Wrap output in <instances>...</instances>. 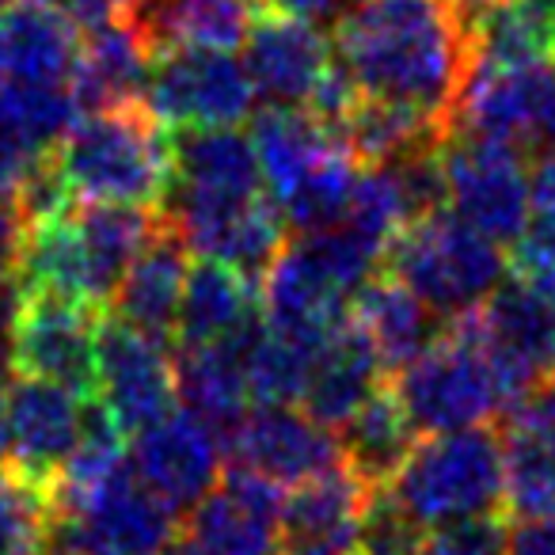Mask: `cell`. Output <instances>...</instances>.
<instances>
[{
	"instance_id": "cell-38",
	"label": "cell",
	"mask_w": 555,
	"mask_h": 555,
	"mask_svg": "<svg viewBox=\"0 0 555 555\" xmlns=\"http://www.w3.org/2000/svg\"><path fill=\"white\" fill-rule=\"evenodd\" d=\"M9 461V423H4V377H0V464Z\"/></svg>"
},
{
	"instance_id": "cell-15",
	"label": "cell",
	"mask_w": 555,
	"mask_h": 555,
	"mask_svg": "<svg viewBox=\"0 0 555 555\" xmlns=\"http://www.w3.org/2000/svg\"><path fill=\"white\" fill-rule=\"evenodd\" d=\"M221 438L198 415L171 408L133 434L130 464L176 514H186L221 479Z\"/></svg>"
},
{
	"instance_id": "cell-30",
	"label": "cell",
	"mask_w": 555,
	"mask_h": 555,
	"mask_svg": "<svg viewBox=\"0 0 555 555\" xmlns=\"http://www.w3.org/2000/svg\"><path fill=\"white\" fill-rule=\"evenodd\" d=\"M418 555H506V521L494 514L434 529L426 532Z\"/></svg>"
},
{
	"instance_id": "cell-8",
	"label": "cell",
	"mask_w": 555,
	"mask_h": 555,
	"mask_svg": "<svg viewBox=\"0 0 555 555\" xmlns=\"http://www.w3.org/2000/svg\"><path fill=\"white\" fill-rule=\"evenodd\" d=\"M95 350H100V309L57 294H20L9 339L12 373L92 396Z\"/></svg>"
},
{
	"instance_id": "cell-33",
	"label": "cell",
	"mask_w": 555,
	"mask_h": 555,
	"mask_svg": "<svg viewBox=\"0 0 555 555\" xmlns=\"http://www.w3.org/2000/svg\"><path fill=\"white\" fill-rule=\"evenodd\" d=\"M506 555H555V517H521L509 525Z\"/></svg>"
},
{
	"instance_id": "cell-10",
	"label": "cell",
	"mask_w": 555,
	"mask_h": 555,
	"mask_svg": "<svg viewBox=\"0 0 555 555\" xmlns=\"http://www.w3.org/2000/svg\"><path fill=\"white\" fill-rule=\"evenodd\" d=\"M221 449L229 453V464L259 472L278 487H297L343 464L332 426L317 423L294 403H255L221 438Z\"/></svg>"
},
{
	"instance_id": "cell-16",
	"label": "cell",
	"mask_w": 555,
	"mask_h": 555,
	"mask_svg": "<svg viewBox=\"0 0 555 555\" xmlns=\"http://www.w3.org/2000/svg\"><path fill=\"white\" fill-rule=\"evenodd\" d=\"M385 365H380L373 343L365 339L362 327L350 320V312L320 339V347L309 358V373H305L301 388V408L309 411L317 423L343 426L385 380Z\"/></svg>"
},
{
	"instance_id": "cell-34",
	"label": "cell",
	"mask_w": 555,
	"mask_h": 555,
	"mask_svg": "<svg viewBox=\"0 0 555 555\" xmlns=\"http://www.w3.org/2000/svg\"><path fill=\"white\" fill-rule=\"evenodd\" d=\"M20 309V282H16V262L0 255V377L12 370L9 339H12V317Z\"/></svg>"
},
{
	"instance_id": "cell-2",
	"label": "cell",
	"mask_w": 555,
	"mask_h": 555,
	"mask_svg": "<svg viewBox=\"0 0 555 555\" xmlns=\"http://www.w3.org/2000/svg\"><path fill=\"white\" fill-rule=\"evenodd\" d=\"M392 392L415 434H446L502 418L529 385L491 347L472 309L446 320L438 339L392 373Z\"/></svg>"
},
{
	"instance_id": "cell-13",
	"label": "cell",
	"mask_w": 555,
	"mask_h": 555,
	"mask_svg": "<svg viewBox=\"0 0 555 555\" xmlns=\"http://www.w3.org/2000/svg\"><path fill=\"white\" fill-rule=\"evenodd\" d=\"M240 47L255 95L278 107H309L335 65V50L320 24L267 9L255 16Z\"/></svg>"
},
{
	"instance_id": "cell-6",
	"label": "cell",
	"mask_w": 555,
	"mask_h": 555,
	"mask_svg": "<svg viewBox=\"0 0 555 555\" xmlns=\"http://www.w3.org/2000/svg\"><path fill=\"white\" fill-rule=\"evenodd\" d=\"M441 179L446 206L494 244H514L532 221L529 149L449 133L441 141Z\"/></svg>"
},
{
	"instance_id": "cell-22",
	"label": "cell",
	"mask_w": 555,
	"mask_h": 555,
	"mask_svg": "<svg viewBox=\"0 0 555 555\" xmlns=\"http://www.w3.org/2000/svg\"><path fill=\"white\" fill-rule=\"evenodd\" d=\"M255 160H259L262 183L274 194V202L289 198L309 176H317L335 156L350 153L339 133L312 115L309 107H278L270 103L251 130Z\"/></svg>"
},
{
	"instance_id": "cell-7",
	"label": "cell",
	"mask_w": 555,
	"mask_h": 555,
	"mask_svg": "<svg viewBox=\"0 0 555 555\" xmlns=\"http://www.w3.org/2000/svg\"><path fill=\"white\" fill-rule=\"evenodd\" d=\"M255 88L232 50L168 47L153 50L141 103L160 126H240L255 111Z\"/></svg>"
},
{
	"instance_id": "cell-3",
	"label": "cell",
	"mask_w": 555,
	"mask_h": 555,
	"mask_svg": "<svg viewBox=\"0 0 555 555\" xmlns=\"http://www.w3.org/2000/svg\"><path fill=\"white\" fill-rule=\"evenodd\" d=\"M77 202L160 206L171 186V141L145 103L88 111L54 149Z\"/></svg>"
},
{
	"instance_id": "cell-35",
	"label": "cell",
	"mask_w": 555,
	"mask_h": 555,
	"mask_svg": "<svg viewBox=\"0 0 555 555\" xmlns=\"http://www.w3.org/2000/svg\"><path fill=\"white\" fill-rule=\"evenodd\" d=\"M54 4L62 12H69L80 27H92V24H103V20L130 16L141 0H54Z\"/></svg>"
},
{
	"instance_id": "cell-27",
	"label": "cell",
	"mask_w": 555,
	"mask_h": 555,
	"mask_svg": "<svg viewBox=\"0 0 555 555\" xmlns=\"http://www.w3.org/2000/svg\"><path fill=\"white\" fill-rule=\"evenodd\" d=\"M415 446V426L400 408L392 388H377L347 423L339 426L343 464L362 479L370 491L388 487L403 456Z\"/></svg>"
},
{
	"instance_id": "cell-31",
	"label": "cell",
	"mask_w": 555,
	"mask_h": 555,
	"mask_svg": "<svg viewBox=\"0 0 555 555\" xmlns=\"http://www.w3.org/2000/svg\"><path fill=\"white\" fill-rule=\"evenodd\" d=\"M50 153H39V149L27 141V133L20 130L9 118V111L0 107V202H12L31 168L39 160H47Z\"/></svg>"
},
{
	"instance_id": "cell-12",
	"label": "cell",
	"mask_w": 555,
	"mask_h": 555,
	"mask_svg": "<svg viewBox=\"0 0 555 555\" xmlns=\"http://www.w3.org/2000/svg\"><path fill=\"white\" fill-rule=\"evenodd\" d=\"M282 487L229 464V472L186 509V532L206 555H282Z\"/></svg>"
},
{
	"instance_id": "cell-24",
	"label": "cell",
	"mask_w": 555,
	"mask_h": 555,
	"mask_svg": "<svg viewBox=\"0 0 555 555\" xmlns=\"http://www.w3.org/2000/svg\"><path fill=\"white\" fill-rule=\"evenodd\" d=\"M350 320L365 332L373 343L380 365L392 377L396 370L423 354L434 339H438L446 320L434 309H426L396 274H370L350 297Z\"/></svg>"
},
{
	"instance_id": "cell-5",
	"label": "cell",
	"mask_w": 555,
	"mask_h": 555,
	"mask_svg": "<svg viewBox=\"0 0 555 555\" xmlns=\"http://www.w3.org/2000/svg\"><path fill=\"white\" fill-rule=\"evenodd\" d=\"M388 274H396L426 309L441 320L479 309L509 274L502 244L472 229L453 209H430L411 217L385 251Z\"/></svg>"
},
{
	"instance_id": "cell-20",
	"label": "cell",
	"mask_w": 555,
	"mask_h": 555,
	"mask_svg": "<svg viewBox=\"0 0 555 555\" xmlns=\"http://www.w3.org/2000/svg\"><path fill=\"white\" fill-rule=\"evenodd\" d=\"M476 317L491 347L525 385L532 388L555 377V301L506 274Z\"/></svg>"
},
{
	"instance_id": "cell-11",
	"label": "cell",
	"mask_w": 555,
	"mask_h": 555,
	"mask_svg": "<svg viewBox=\"0 0 555 555\" xmlns=\"http://www.w3.org/2000/svg\"><path fill=\"white\" fill-rule=\"evenodd\" d=\"M95 392L126 434H138L164 418L179 403L176 370L164 354V343L149 339L118 317L100 320Z\"/></svg>"
},
{
	"instance_id": "cell-21",
	"label": "cell",
	"mask_w": 555,
	"mask_h": 555,
	"mask_svg": "<svg viewBox=\"0 0 555 555\" xmlns=\"http://www.w3.org/2000/svg\"><path fill=\"white\" fill-rule=\"evenodd\" d=\"M251 332L224 343H176L171 370H176L179 403L191 415H198L217 438H224L255 408L244 370V343L251 339Z\"/></svg>"
},
{
	"instance_id": "cell-4",
	"label": "cell",
	"mask_w": 555,
	"mask_h": 555,
	"mask_svg": "<svg viewBox=\"0 0 555 555\" xmlns=\"http://www.w3.org/2000/svg\"><path fill=\"white\" fill-rule=\"evenodd\" d=\"M385 491L426 532L494 517L506 494L502 438L487 426L426 434V441L411 446Z\"/></svg>"
},
{
	"instance_id": "cell-28",
	"label": "cell",
	"mask_w": 555,
	"mask_h": 555,
	"mask_svg": "<svg viewBox=\"0 0 555 555\" xmlns=\"http://www.w3.org/2000/svg\"><path fill=\"white\" fill-rule=\"evenodd\" d=\"M502 468H506V494L502 506L521 517H555V449L537 434L509 426L502 430Z\"/></svg>"
},
{
	"instance_id": "cell-23",
	"label": "cell",
	"mask_w": 555,
	"mask_h": 555,
	"mask_svg": "<svg viewBox=\"0 0 555 555\" xmlns=\"http://www.w3.org/2000/svg\"><path fill=\"white\" fill-rule=\"evenodd\" d=\"M4 77L69 85L80 50V24L54 0H12L0 12Z\"/></svg>"
},
{
	"instance_id": "cell-40",
	"label": "cell",
	"mask_w": 555,
	"mask_h": 555,
	"mask_svg": "<svg viewBox=\"0 0 555 555\" xmlns=\"http://www.w3.org/2000/svg\"><path fill=\"white\" fill-rule=\"evenodd\" d=\"M0 77H4V50H0Z\"/></svg>"
},
{
	"instance_id": "cell-25",
	"label": "cell",
	"mask_w": 555,
	"mask_h": 555,
	"mask_svg": "<svg viewBox=\"0 0 555 555\" xmlns=\"http://www.w3.org/2000/svg\"><path fill=\"white\" fill-rule=\"evenodd\" d=\"M262 320L255 278L221 259H198L186 274L179 301L176 343H224L240 339Z\"/></svg>"
},
{
	"instance_id": "cell-14",
	"label": "cell",
	"mask_w": 555,
	"mask_h": 555,
	"mask_svg": "<svg viewBox=\"0 0 555 555\" xmlns=\"http://www.w3.org/2000/svg\"><path fill=\"white\" fill-rule=\"evenodd\" d=\"M85 400L62 385L16 373L4 388V423H9V468L50 491L69 461L80 434Z\"/></svg>"
},
{
	"instance_id": "cell-37",
	"label": "cell",
	"mask_w": 555,
	"mask_h": 555,
	"mask_svg": "<svg viewBox=\"0 0 555 555\" xmlns=\"http://www.w3.org/2000/svg\"><path fill=\"white\" fill-rule=\"evenodd\" d=\"M160 555H206V552H202V547L194 544L191 532H183V537H171L168 544H164Z\"/></svg>"
},
{
	"instance_id": "cell-17",
	"label": "cell",
	"mask_w": 555,
	"mask_h": 555,
	"mask_svg": "<svg viewBox=\"0 0 555 555\" xmlns=\"http://www.w3.org/2000/svg\"><path fill=\"white\" fill-rule=\"evenodd\" d=\"M149 62H153V50L141 39L130 16H115L85 27L80 31L77 65H73L69 77L80 115L141 103Z\"/></svg>"
},
{
	"instance_id": "cell-9",
	"label": "cell",
	"mask_w": 555,
	"mask_h": 555,
	"mask_svg": "<svg viewBox=\"0 0 555 555\" xmlns=\"http://www.w3.org/2000/svg\"><path fill=\"white\" fill-rule=\"evenodd\" d=\"M552 107L555 62L491 65L468 57V73H464L461 92H456L449 133L532 149V141H544Z\"/></svg>"
},
{
	"instance_id": "cell-42",
	"label": "cell",
	"mask_w": 555,
	"mask_h": 555,
	"mask_svg": "<svg viewBox=\"0 0 555 555\" xmlns=\"http://www.w3.org/2000/svg\"><path fill=\"white\" fill-rule=\"evenodd\" d=\"M453 4H456V0H453Z\"/></svg>"
},
{
	"instance_id": "cell-19",
	"label": "cell",
	"mask_w": 555,
	"mask_h": 555,
	"mask_svg": "<svg viewBox=\"0 0 555 555\" xmlns=\"http://www.w3.org/2000/svg\"><path fill=\"white\" fill-rule=\"evenodd\" d=\"M267 191L251 138L236 126L179 130L171 141V186L164 198H240Z\"/></svg>"
},
{
	"instance_id": "cell-36",
	"label": "cell",
	"mask_w": 555,
	"mask_h": 555,
	"mask_svg": "<svg viewBox=\"0 0 555 555\" xmlns=\"http://www.w3.org/2000/svg\"><path fill=\"white\" fill-rule=\"evenodd\" d=\"M532 209L555 217V145H547L532 164Z\"/></svg>"
},
{
	"instance_id": "cell-29",
	"label": "cell",
	"mask_w": 555,
	"mask_h": 555,
	"mask_svg": "<svg viewBox=\"0 0 555 555\" xmlns=\"http://www.w3.org/2000/svg\"><path fill=\"white\" fill-rule=\"evenodd\" d=\"M426 529H418L408 514L392 502L385 487L370 494L362 529H358V555H418Z\"/></svg>"
},
{
	"instance_id": "cell-39",
	"label": "cell",
	"mask_w": 555,
	"mask_h": 555,
	"mask_svg": "<svg viewBox=\"0 0 555 555\" xmlns=\"http://www.w3.org/2000/svg\"><path fill=\"white\" fill-rule=\"evenodd\" d=\"M547 39H552V62H555V0H547Z\"/></svg>"
},
{
	"instance_id": "cell-1",
	"label": "cell",
	"mask_w": 555,
	"mask_h": 555,
	"mask_svg": "<svg viewBox=\"0 0 555 555\" xmlns=\"http://www.w3.org/2000/svg\"><path fill=\"white\" fill-rule=\"evenodd\" d=\"M332 50L362 95L415 111L449 133L468 73V31L453 0H358L335 20Z\"/></svg>"
},
{
	"instance_id": "cell-18",
	"label": "cell",
	"mask_w": 555,
	"mask_h": 555,
	"mask_svg": "<svg viewBox=\"0 0 555 555\" xmlns=\"http://www.w3.org/2000/svg\"><path fill=\"white\" fill-rule=\"evenodd\" d=\"M186 244L176 236L168 221H160L156 236L149 240L138 251V259L130 262V270L118 282L115 297V317L122 324L138 327L141 335L156 343H176V324H179V301H183L186 274H191V262H186Z\"/></svg>"
},
{
	"instance_id": "cell-41",
	"label": "cell",
	"mask_w": 555,
	"mask_h": 555,
	"mask_svg": "<svg viewBox=\"0 0 555 555\" xmlns=\"http://www.w3.org/2000/svg\"><path fill=\"white\" fill-rule=\"evenodd\" d=\"M9 4H12V0H0V9H9Z\"/></svg>"
},
{
	"instance_id": "cell-26",
	"label": "cell",
	"mask_w": 555,
	"mask_h": 555,
	"mask_svg": "<svg viewBox=\"0 0 555 555\" xmlns=\"http://www.w3.org/2000/svg\"><path fill=\"white\" fill-rule=\"evenodd\" d=\"M130 20L149 50H236L255 24V0H141Z\"/></svg>"
},
{
	"instance_id": "cell-32",
	"label": "cell",
	"mask_w": 555,
	"mask_h": 555,
	"mask_svg": "<svg viewBox=\"0 0 555 555\" xmlns=\"http://www.w3.org/2000/svg\"><path fill=\"white\" fill-rule=\"evenodd\" d=\"M502 418H506L509 426H521V430L537 434L544 446L555 449V377L532 385Z\"/></svg>"
}]
</instances>
